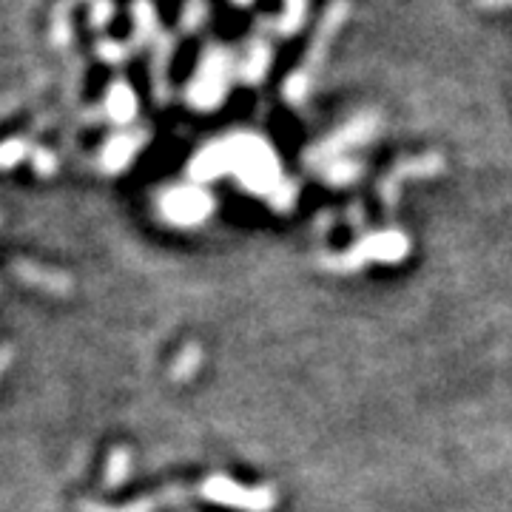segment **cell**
Returning a JSON list of instances; mask_svg holds the SVG:
<instances>
[{
    "label": "cell",
    "mask_w": 512,
    "mask_h": 512,
    "mask_svg": "<svg viewBox=\"0 0 512 512\" xmlns=\"http://www.w3.org/2000/svg\"><path fill=\"white\" fill-rule=\"evenodd\" d=\"M106 111H109V117L114 123H128L137 114V100H134V92L128 89L126 83H114L111 86Z\"/></svg>",
    "instance_id": "obj_1"
},
{
    "label": "cell",
    "mask_w": 512,
    "mask_h": 512,
    "mask_svg": "<svg viewBox=\"0 0 512 512\" xmlns=\"http://www.w3.org/2000/svg\"><path fill=\"white\" fill-rule=\"evenodd\" d=\"M134 23H137V43H143L146 37H151L154 26H157V12L151 0H134Z\"/></svg>",
    "instance_id": "obj_2"
},
{
    "label": "cell",
    "mask_w": 512,
    "mask_h": 512,
    "mask_svg": "<svg viewBox=\"0 0 512 512\" xmlns=\"http://www.w3.org/2000/svg\"><path fill=\"white\" fill-rule=\"evenodd\" d=\"M305 12H308V0H285V15L276 23V29L282 35H291V32H296L302 26Z\"/></svg>",
    "instance_id": "obj_3"
},
{
    "label": "cell",
    "mask_w": 512,
    "mask_h": 512,
    "mask_svg": "<svg viewBox=\"0 0 512 512\" xmlns=\"http://www.w3.org/2000/svg\"><path fill=\"white\" fill-rule=\"evenodd\" d=\"M69 0H63L60 6H55V20H52V43L55 46H69L72 40V26H69Z\"/></svg>",
    "instance_id": "obj_4"
},
{
    "label": "cell",
    "mask_w": 512,
    "mask_h": 512,
    "mask_svg": "<svg viewBox=\"0 0 512 512\" xmlns=\"http://www.w3.org/2000/svg\"><path fill=\"white\" fill-rule=\"evenodd\" d=\"M29 151H32L29 143H26V140H20V137L0 143V168H12V165H18Z\"/></svg>",
    "instance_id": "obj_5"
},
{
    "label": "cell",
    "mask_w": 512,
    "mask_h": 512,
    "mask_svg": "<svg viewBox=\"0 0 512 512\" xmlns=\"http://www.w3.org/2000/svg\"><path fill=\"white\" fill-rule=\"evenodd\" d=\"M18 274L26 279V282H43V288H52V291H63L66 288V279L63 276L55 274H46V271H40V268H26V265H18Z\"/></svg>",
    "instance_id": "obj_6"
},
{
    "label": "cell",
    "mask_w": 512,
    "mask_h": 512,
    "mask_svg": "<svg viewBox=\"0 0 512 512\" xmlns=\"http://www.w3.org/2000/svg\"><path fill=\"white\" fill-rule=\"evenodd\" d=\"M134 151V140L131 137H114L109 143V151H106V165L109 168H120L131 157Z\"/></svg>",
    "instance_id": "obj_7"
},
{
    "label": "cell",
    "mask_w": 512,
    "mask_h": 512,
    "mask_svg": "<svg viewBox=\"0 0 512 512\" xmlns=\"http://www.w3.org/2000/svg\"><path fill=\"white\" fill-rule=\"evenodd\" d=\"M205 12H208V6H205L202 0H188V6H185V15H183L185 29H191V26H200L202 20H205Z\"/></svg>",
    "instance_id": "obj_8"
},
{
    "label": "cell",
    "mask_w": 512,
    "mask_h": 512,
    "mask_svg": "<svg viewBox=\"0 0 512 512\" xmlns=\"http://www.w3.org/2000/svg\"><path fill=\"white\" fill-rule=\"evenodd\" d=\"M97 52H100V57H106V60H111V63H117V60H123L126 57V46H120V43H114V40H100L97 43Z\"/></svg>",
    "instance_id": "obj_9"
},
{
    "label": "cell",
    "mask_w": 512,
    "mask_h": 512,
    "mask_svg": "<svg viewBox=\"0 0 512 512\" xmlns=\"http://www.w3.org/2000/svg\"><path fill=\"white\" fill-rule=\"evenodd\" d=\"M32 160H35V168L40 174H52L55 171V157L46 154L43 148H32Z\"/></svg>",
    "instance_id": "obj_10"
},
{
    "label": "cell",
    "mask_w": 512,
    "mask_h": 512,
    "mask_svg": "<svg viewBox=\"0 0 512 512\" xmlns=\"http://www.w3.org/2000/svg\"><path fill=\"white\" fill-rule=\"evenodd\" d=\"M12 362V348L6 345V348H0V373H3V367Z\"/></svg>",
    "instance_id": "obj_11"
},
{
    "label": "cell",
    "mask_w": 512,
    "mask_h": 512,
    "mask_svg": "<svg viewBox=\"0 0 512 512\" xmlns=\"http://www.w3.org/2000/svg\"><path fill=\"white\" fill-rule=\"evenodd\" d=\"M478 6H512V0H476Z\"/></svg>",
    "instance_id": "obj_12"
},
{
    "label": "cell",
    "mask_w": 512,
    "mask_h": 512,
    "mask_svg": "<svg viewBox=\"0 0 512 512\" xmlns=\"http://www.w3.org/2000/svg\"><path fill=\"white\" fill-rule=\"evenodd\" d=\"M237 3H251V0H237Z\"/></svg>",
    "instance_id": "obj_13"
}]
</instances>
